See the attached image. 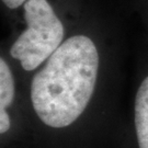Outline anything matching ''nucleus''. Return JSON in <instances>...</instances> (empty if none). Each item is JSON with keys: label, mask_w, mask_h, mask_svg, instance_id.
Instances as JSON below:
<instances>
[{"label": "nucleus", "mask_w": 148, "mask_h": 148, "mask_svg": "<svg viewBox=\"0 0 148 148\" xmlns=\"http://www.w3.org/2000/svg\"><path fill=\"white\" fill-rule=\"evenodd\" d=\"M100 70V53L85 34L66 38L33 76L30 99L45 126L65 128L77 121L91 102Z\"/></svg>", "instance_id": "nucleus-1"}, {"label": "nucleus", "mask_w": 148, "mask_h": 148, "mask_svg": "<svg viewBox=\"0 0 148 148\" xmlns=\"http://www.w3.org/2000/svg\"><path fill=\"white\" fill-rule=\"evenodd\" d=\"M25 30L10 48V56L27 73L43 66L65 41V27L47 0L23 5Z\"/></svg>", "instance_id": "nucleus-2"}, {"label": "nucleus", "mask_w": 148, "mask_h": 148, "mask_svg": "<svg viewBox=\"0 0 148 148\" xmlns=\"http://www.w3.org/2000/svg\"><path fill=\"white\" fill-rule=\"evenodd\" d=\"M16 82L10 65L3 57L0 58V134L5 135L10 131L12 120L9 113L14 102Z\"/></svg>", "instance_id": "nucleus-3"}, {"label": "nucleus", "mask_w": 148, "mask_h": 148, "mask_svg": "<svg viewBox=\"0 0 148 148\" xmlns=\"http://www.w3.org/2000/svg\"><path fill=\"white\" fill-rule=\"evenodd\" d=\"M134 124L138 148H148V75L144 77L136 90Z\"/></svg>", "instance_id": "nucleus-4"}, {"label": "nucleus", "mask_w": 148, "mask_h": 148, "mask_svg": "<svg viewBox=\"0 0 148 148\" xmlns=\"http://www.w3.org/2000/svg\"><path fill=\"white\" fill-rule=\"evenodd\" d=\"M3 3H5V7H8L9 9H16L19 7L23 5L27 0H1Z\"/></svg>", "instance_id": "nucleus-5"}]
</instances>
